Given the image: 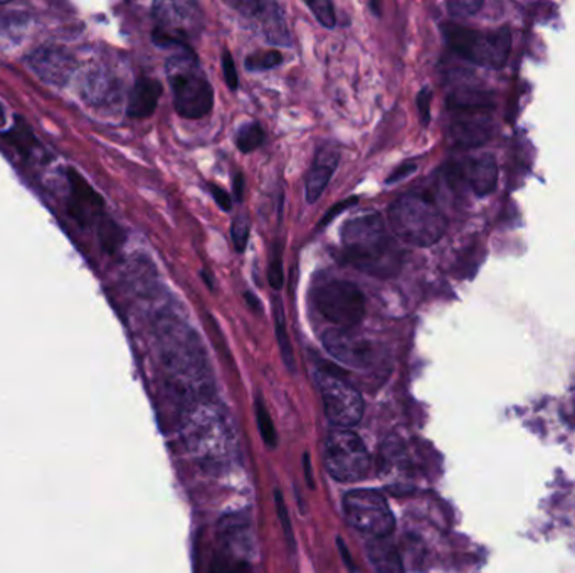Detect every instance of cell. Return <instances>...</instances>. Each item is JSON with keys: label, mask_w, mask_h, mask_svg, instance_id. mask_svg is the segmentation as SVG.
Returning <instances> with one entry per match:
<instances>
[{"label": "cell", "mask_w": 575, "mask_h": 573, "mask_svg": "<svg viewBox=\"0 0 575 573\" xmlns=\"http://www.w3.org/2000/svg\"><path fill=\"white\" fill-rule=\"evenodd\" d=\"M343 258L353 268L379 280L399 274L404 251L377 212L349 221L342 229Z\"/></svg>", "instance_id": "cell-1"}, {"label": "cell", "mask_w": 575, "mask_h": 573, "mask_svg": "<svg viewBox=\"0 0 575 573\" xmlns=\"http://www.w3.org/2000/svg\"><path fill=\"white\" fill-rule=\"evenodd\" d=\"M166 72L173 91V104L182 119L201 120L211 113L214 90L191 49L170 56Z\"/></svg>", "instance_id": "cell-2"}, {"label": "cell", "mask_w": 575, "mask_h": 573, "mask_svg": "<svg viewBox=\"0 0 575 573\" xmlns=\"http://www.w3.org/2000/svg\"><path fill=\"white\" fill-rule=\"evenodd\" d=\"M388 223L392 233L416 248H429L447 231V220L425 194H407L397 199L388 209Z\"/></svg>", "instance_id": "cell-3"}, {"label": "cell", "mask_w": 575, "mask_h": 573, "mask_svg": "<svg viewBox=\"0 0 575 573\" xmlns=\"http://www.w3.org/2000/svg\"><path fill=\"white\" fill-rule=\"evenodd\" d=\"M442 34L447 37L448 46L473 65L500 69L510 54L511 33L508 25L493 33H480L450 22L442 25Z\"/></svg>", "instance_id": "cell-4"}, {"label": "cell", "mask_w": 575, "mask_h": 573, "mask_svg": "<svg viewBox=\"0 0 575 573\" xmlns=\"http://www.w3.org/2000/svg\"><path fill=\"white\" fill-rule=\"evenodd\" d=\"M451 112L450 136L461 148L482 147L492 138V103L482 94L461 91L448 98Z\"/></svg>", "instance_id": "cell-5"}, {"label": "cell", "mask_w": 575, "mask_h": 573, "mask_svg": "<svg viewBox=\"0 0 575 573\" xmlns=\"http://www.w3.org/2000/svg\"><path fill=\"white\" fill-rule=\"evenodd\" d=\"M325 464L334 480L356 483L368 476L371 456L359 434L343 427H335L325 442Z\"/></svg>", "instance_id": "cell-6"}, {"label": "cell", "mask_w": 575, "mask_h": 573, "mask_svg": "<svg viewBox=\"0 0 575 573\" xmlns=\"http://www.w3.org/2000/svg\"><path fill=\"white\" fill-rule=\"evenodd\" d=\"M313 302L328 322L342 330H352L365 316V297L349 281H324L313 291Z\"/></svg>", "instance_id": "cell-7"}, {"label": "cell", "mask_w": 575, "mask_h": 573, "mask_svg": "<svg viewBox=\"0 0 575 573\" xmlns=\"http://www.w3.org/2000/svg\"><path fill=\"white\" fill-rule=\"evenodd\" d=\"M343 513L353 528L371 538H387L396 527L391 506L379 491H350L343 498Z\"/></svg>", "instance_id": "cell-8"}, {"label": "cell", "mask_w": 575, "mask_h": 573, "mask_svg": "<svg viewBox=\"0 0 575 573\" xmlns=\"http://www.w3.org/2000/svg\"><path fill=\"white\" fill-rule=\"evenodd\" d=\"M315 384L320 391L325 414L337 427L356 426L363 416V398L356 387L327 370L315 372Z\"/></svg>", "instance_id": "cell-9"}, {"label": "cell", "mask_w": 575, "mask_h": 573, "mask_svg": "<svg viewBox=\"0 0 575 573\" xmlns=\"http://www.w3.org/2000/svg\"><path fill=\"white\" fill-rule=\"evenodd\" d=\"M185 436L192 452L207 461H219L227 452L229 432L223 416L208 405H201L191 414Z\"/></svg>", "instance_id": "cell-10"}, {"label": "cell", "mask_w": 575, "mask_h": 573, "mask_svg": "<svg viewBox=\"0 0 575 573\" xmlns=\"http://www.w3.org/2000/svg\"><path fill=\"white\" fill-rule=\"evenodd\" d=\"M154 18L159 24L151 33L157 46L189 49L185 34L198 27V5L192 2H157Z\"/></svg>", "instance_id": "cell-11"}, {"label": "cell", "mask_w": 575, "mask_h": 573, "mask_svg": "<svg viewBox=\"0 0 575 573\" xmlns=\"http://www.w3.org/2000/svg\"><path fill=\"white\" fill-rule=\"evenodd\" d=\"M27 65L31 71L49 87H66L76 71L72 54L59 46L37 47L27 56Z\"/></svg>", "instance_id": "cell-12"}, {"label": "cell", "mask_w": 575, "mask_h": 573, "mask_svg": "<svg viewBox=\"0 0 575 573\" xmlns=\"http://www.w3.org/2000/svg\"><path fill=\"white\" fill-rule=\"evenodd\" d=\"M324 347L328 353L343 366L353 367V369H365L374 360V348L368 340L357 337L350 330L342 328H331L325 332Z\"/></svg>", "instance_id": "cell-13"}, {"label": "cell", "mask_w": 575, "mask_h": 573, "mask_svg": "<svg viewBox=\"0 0 575 573\" xmlns=\"http://www.w3.org/2000/svg\"><path fill=\"white\" fill-rule=\"evenodd\" d=\"M68 183L69 194H71L69 211H71L72 217L81 226H91V224H97L98 226L106 217L103 214V199L97 194V190L83 179V176L76 172V170H68Z\"/></svg>", "instance_id": "cell-14"}, {"label": "cell", "mask_w": 575, "mask_h": 573, "mask_svg": "<svg viewBox=\"0 0 575 573\" xmlns=\"http://www.w3.org/2000/svg\"><path fill=\"white\" fill-rule=\"evenodd\" d=\"M234 8L243 14L251 18L256 24L261 25V34L267 37L268 43L278 46H290V34H288L286 22H284L283 11L274 2H234Z\"/></svg>", "instance_id": "cell-15"}, {"label": "cell", "mask_w": 575, "mask_h": 573, "mask_svg": "<svg viewBox=\"0 0 575 573\" xmlns=\"http://www.w3.org/2000/svg\"><path fill=\"white\" fill-rule=\"evenodd\" d=\"M450 172L451 177L467 182L478 198L492 194L498 183V166H496L495 157L489 154L472 158L466 166H451Z\"/></svg>", "instance_id": "cell-16"}, {"label": "cell", "mask_w": 575, "mask_h": 573, "mask_svg": "<svg viewBox=\"0 0 575 573\" xmlns=\"http://www.w3.org/2000/svg\"><path fill=\"white\" fill-rule=\"evenodd\" d=\"M338 164H340V150L337 147L327 145V147L318 150L308 177H306V202L308 204H313L322 198L331 176L337 170Z\"/></svg>", "instance_id": "cell-17"}, {"label": "cell", "mask_w": 575, "mask_h": 573, "mask_svg": "<svg viewBox=\"0 0 575 573\" xmlns=\"http://www.w3.org/2000/svg\"><path fill=\"white\" fill-rule=\"evenodd\" d=\"M162 90V85L157 79L148 78V76L138 78L129 91L128 104H126L129 119L144 120L154 115Z\"/></svg>", "instance_id": "cell-18"}, {"label": "cell", "mask_w": 575, "mask_h": 573, "mask_svg": "<svg viewBox=\"0 0 575 573\" xmlns=\"http://www.w3.org/2000/svg\"><path fill=\"white\" fill-rule=\"evenodd\" d=\"M369 560L377 573H404L403 560L387 538H371L365 547Z\"/></svg>", "instance_id": "cell-19"}, {"label": "cell", "mask_w": 575, "mask_h": 573, "mask_svg": "<svg viewBox=\"0 0 575 573\" xmlns=\"http://www.w3.org/2000/svg\"><path fill=\"white\" fill-rule=\"evenodd\" d=\"M113 93H115V81L106 72L100 69L88 72L83 81V97L88 103L94 106L109 103Z\"/></svg>", "instance_id": "cell-20"}, {"label": "cell", "mask_w": 575, "mask_h": 573, "mask_svg": "<svg viewBox=\"0 0 575 573\" xmlns=\"http://www.w3.org/2000/svg\"><path fill=\"white\" fill-rule=\"evenodd\" d=\"M274 332H277L278 344H280L284 363H286V367H290V370L295 369L292 344H290V337H288L286 318H284L283 303H281L280 297H274Z\"/></svg>", "instance_id": "cell-21"}, {"label": "cell", "mask_w": 575, "mask_h": 573, "mask_svg": "<svg viewBox=\"0 0 575 573\" xmlns=\"http://www.w3.org/2000/svg\"><path fill=\"white\" fill-rule=\"evenodd\" d=\"M263 142L264 130L258 122L246 123L245 126L239 128L238 135H236V145H238L243 154H251L256 148L261 147Z\"/></svg>", "instance_id": "cell-22"}, {"label": "cell", "mask_w": 575, "mask_h": 573, "mask_svg": "<svg viewBox=\"0 0 575 573\" xmlns=\"http://www.w3.org/2000/svg\"><path fill=\"white\" fill-rule=\"evenodd\" d=\"M98 237H100L101 246L104 251L113 252L119 251L120 246L123 244V233L112 220L104 217L100 224H98Z\"/></svg>", "instance_id": "cell-23"}, {"label": "cell", "mask_w": 575, "mask_h": 573, "mask_svg": "<svg viewBox=\"0 0 575 573\" xmlns=\"http://www.w3.org/2000/svg\"><path fill=\"white\" fill-rule=\"evenodd\" d=\"M256 419H258L259 432L263 436L268 448H277V430H274L267 405L259 395L256 397Z\"/></svg>", "instance_id": "cell-24"}, {"label": "cell", "mask_w": 575, "mask_h": 573, "mask_svg": "<svg viewBox=\"0 0 575 573\" xmlns=\"http://www.w3.org/2000/svg\"><path fill=\"white\" fill-rule=\"evenodd\" d=\"M283 63V56L278 50H264V53H255L246 58V69L249 71H268V69L278 68Z\"/></svg>", "instance_id": "cell-25"}, {"label": "cell", "mask_w": 575, "mask_h": 573, "mask_svg": "<svg viewBox=\"0 0 575 573\" xmlns=\"http://www.w3.org/2000/svg\"><path fill=\"white\" fill-rule=\"evenodd\" d=\"M306 8L315 14V18L324 27L334 30L335 24H337V18H335V9L331 2H328V0H312V2H306Z\"/></svg>", "instance_id": "cell-26"}, {"label": "cell", "mask_w": 575, "mask_h": 573, "mask_svg": "<svg viewBox=\"0 0 575 573\" xmlns=\"http://www.w3.org/2000/svg\"><path fill=\"white\" fill-rule=\"evenodd\" d=\"M230 236H233L234 248L238 252H245L248 248L249 240V220L248 215L239 214L233 223V229H230Z\"/></svg>", "instance_id": "cell-27"}, {"label": "cell", "mask_w": 575, "mask_h": 573, "mask_svg": "<svg viewBox=\"0 0 575 573\" xmlns=\"http://www.w3.org/2000/svg\"><path fill=\"white\" fill-rule=\"evenodd\" d=\"M268 281L274 290H281L284 283L283 258H281L280 246H274L273 255H271L270 266H268Z\"/></svg>", "instance_id": "cell-28"}, {"label": "cell", "mask_w": 575, "mask_h": 573, "mask_svg": "<svg viewBox=\"0 0 575 573\" xmlns=\"http://www.w3.org/2000/svg\"><path fill=\"white\" fill-rule=\"evenodd\" d=\"M483 8V2L480 0H454L448 2V11L458 18H466V15L476 14Z\"/></svg>", "instance_id": "cell-29"}, {"label": "cell", "mask_w": 575, "mask_h": 573, "mask_svg": "<svg viewBox=\"0 0 575 573\" xmlns=\"http://www.w3.org/2000/svg\"><path fill=\"white\" fill-rule=\"evenodd\" d=\"M223 71L227 88H229L230 91L238 90V69H236V63H234L229 50H226L223 56Z\"/></svg>", "instance_id": "cell-30"}, {"label": "cell", "mask_w": 575, "mask_h": 573, "mask_svg": "<svg viewBox=\"0 0 575 573\" xmlns=\"http://www.w3.org/2000/svg\"><path fill=\"white\" fill-rule=\"evenodd\" d=\"M274 496H277L278 516H280V521L281 525H283L284 533H286V537L290 538V543L293 544L292 521H290V515H288V509L286 505H284L283 496H281L280 491H277V493H274Z\"/></svg>", "instance_id": "cell-31"}, {"label": "cell", "mask_w": 575, "mask_h": 573, "mask_svg": "<svg viewBox=\"0 0 575 573\" xmlns=\"http://www.w3.org/2000/svg\"><path fill=\"white\" fill-rule=\"evenodd\" d=\"M432 93L429 88H425L417 97V108H419V113H421V123L422 125H428L429 119H431V113H429V106H431Z\"/></svg>", "instance_id": "cell-32"}, {"label": "cell", "mask_w": 575, "mask_h": 573, "mask_svg": "<svg viewBox=\"0 0 575 573\" xmlns=\"http://www.w3.org/2000/svg\"><path fill=\"white\" fill-rule=\"evenodd\" d=\"M208 192H211L214 201L217 202V205H219L223 211H230V207H233V201H230L229 194H227L226 190L214 186V183H208Z\"/></svg>", "instance_id": "cell-33"}, {"label": "cell", "mask_w": 575, "mask_h": 573, "mask_svg": "<svg viewBox=\"0 0 575 573\" xmlns=\"http://www.w3.org/2000/svg\"><path fill=\"white\" fill-rule=\"evenodd\" d=\"M357 201L359 199L357 198H350L347 199V201L340 202V204L335 205L331 211H328L327 214H325L324 221H322L320 227H324L325 224L331 223V221L337 217L338 214H342L343 211H347V209L352 207V205L357 204Z\"/></svg>", "instance_id": "cell-34"}, {"label": "cell", "mask_w": 575, "mask_h": 573, "mask_svg": "<svg viewBox=\"0 0 575 573\" xmlns=\"http://www.w3.org/2000/svg\"><path fill=\"white\" fill-rule=\"evenodd\" d=\"M416 164H404V166H401L399 169L394 170V172L391 173V177H388L385 182H387L388 186H391V183L401 182V180L407 179L410 173L416 172Z\"/></svg>", "instance_id": "cell-35"}, {"label": "cell", "mask_w": 575, "mask_h": 573, "mask_svg": "<svg viewBox=\"0 0 575 573\" xmlns=\"http://www.w3.org/2000/svg\"><path fill=\"white\" fill-rule=\"evenodd\" d=\"M233 187L234 199H236V202H241L243 195H245V177H243L241 172H238L236 176H234Z\"/></svg>", "instance_id": "cell-36"}, {"label": "cell", "mask_w": 575, "mask_h": 573, "mask_svg": "<svg viewBox=\"0 0 575 573\" xmlns=\"http://www.w3.org/2000/svg\"><path fill=\"white\" fill-rule=\"evenodd\" d=\"M245 297H246V302L249 303V305H251V308L255 310V312H258L259 310V302L258 300H256L255 297V294L252 293H245Z\"/></svg>", "instance_id": "cell-37"}, {"label": "cell", "mask_w": 575, "mask_h": 573, "mask_svg": "<svg viewBox=\"0 0 575 573\" xmlns=\"http://www.w3.org/2000/svg\"><path fill=\"white\" fill-rule=\"evenodd\" d=\"M305 470H306V480H308L309 486H313L312 473H309L308 456H305Z\"/></svg>", "instance_id": "cell-38"}, {"label": "cell", "mask_w": 575, "mask_h": 573, "mask_svg": "<svg viewBox=\"0 0 575 573\" xmlns=\"http://www.w3.org/2000/svg\"><path fill=\"white\" fill-rule=\"evenodd\" d=\"M5 120H8V116H5L4 106L0 103V128L5 125Z\"/></svg>", "instance_id": "cell-39"}]
</instances>
